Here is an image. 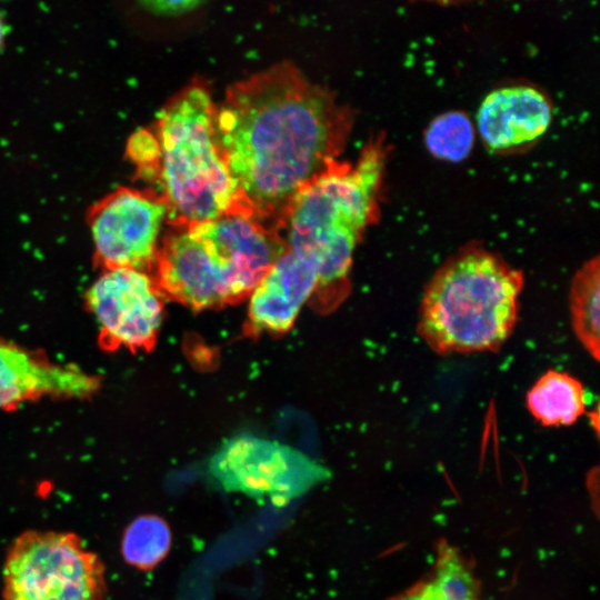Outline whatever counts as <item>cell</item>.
<instances>
[{"instance_id": "obj_1", "label": "cell", "mask_w": 600, "mask_h": 600, "mask_svg": "<svg viewBox=\"0 0 600 600\" xmlns=\"http://www.w3.org/2000/svg\"><path fill=\"white\" fill-rule=\"evenodd\" d=\"M351 126L350 109L292 62L232 83L216 128L243 212L273 227L297 191L337 160Z\"/></svg>"}, {"instance_id": "obj_2", "label": "cell", "mask_w": 600, "mask_h": 600, "mask_svg": "<svg viewBox=\"0 0 600 600\" xmlns=\"http://www.w3.org/2000/svg\"><path fill=\"white\" fill-rule=\"evenodd\" d=\"M389 148L372 137L356 162H331L302 186L276 220L284 250L316 270L312 302L320 311L336 308L349 293L357 244L378 220Z\"/></svg>"}, {"instance_id": "obj_18", "label": "cell", "mask_w": 600, "mask_h": 600, "mask_svg": "<svg viewBox=\"0 0 600 600\" xmlns=\"http://www.w3.org/2000/svg\"><path fill=\"white\" fill-rule=\"evenodd\" d=\"M387 600H461L446 590L430 573Z\"/></svg>"}, {"instance_id": "obj_10", "label": "cell", "mask_w": 600, "mask_h": 600, "mask_svg": "<svg viewBox=\"0 0 600 600\" xmlns=\"http://www.w3.org/2000/svg\"><path fill=\"white\" fill-rule=\"evenodd\" d=\"M550 99L531 84H509L489 92L477 112V131L486 148L499 154L529 149L551 126Z\"/></svg>"}, {"instance_id": "obj_20", "label": "cell", "mask_w": 600, "mask_h": 600, "mask_svg": "<svg viewBox=\"0 0 600 600\" xmlns=\"http://www.w3.org/2000/svg\"><path fill=\"white\" fill-rule=\"evenodd\" d=\"M3 38H4V23H3V20H2V17L0 14V47L3 42Z\"/></svg>"}, {"instance_id": "obj_11", "label": "cell", "mask_w": 600, "mask_h": 600, "mask_svg": "<svg viewBox=\"0 0 600 600\" xmlns=\"http://www.w3.org/2000/svg\"><path fill=\"white\" fill-rule=\"evenodd\" d=\"M98 386L96 378L76 367L0 339V410L42 397L86 398Z\"/></svg>"}, {"instance_id": "obj_12", "label": "cell", "mask_w": 600, "mask_h": 600, "mask_svg": "<svg viewBox=\"0 0 600 600\" xmlns=\"http://www.w3.org/2000/svg\"><path fill=\"white\" fill-rule=\"evenodd\" d=\"M318 277L311 264L284 250L249 294L244 332L284 333L312 298Z\"/></svg>"}, {"instance_id": "obj_4", "label": "cell", "mask_w": 600, "mask_h": 600, "mask_svg": "<svg viewBox=\"0 0 600 600\" xmlns=\"http://www.w3.org/2000/svg\"><path fill=\"white\" fill-rule=\"evenodd\" d=\"M216 114L202 80L183 87L159 114L157 170L174 228L244 214L218 141Z\"/></svg>"}, {"instance_id": "obj_17", "label": "cell", "mask_w": 600, "mask_h": 600, "mask_svg": "<svg viewBox=\"0 0 600 600\" xmlns=\"http://www.w3.org/2000/svg\"><path fill=\"white\" fill-rule=\"evenodd\" d=\"M130 157L141 167L157 168L159 159V144L156 134L149 131L134 133L128 144Z\"/></svg>"}, {"instance_id": "obj_13", "label": "cell", "mask_w": 600, "mask_h": 600, "mask_svg": "<svg viewBox=\"0 0 600 600\" xmlns=\"http://www.w3.org/2000/svg\"><path fill=\"white\" fill-rule=\"evenodd\" d=\"M526 404L543 427L572 426L586 412L584 387L567 372L548 370L527 392Z\"/></svg>"}, {"instance_id": "obj_5", "label": "cell", "mask_w": 600, "mask_h": 600, "mask_svg": "<svg viewBox=\"0 0 600 600\" xmlns=\"http://www.w3.org/2000/svg\"><path fill=\"white\" fill-rule=\"evenodd\" d=\"M106 592L103 562L73 532L28 530L8 549L4 600H103Z\"/></svg>"}, {"instance_id": "obj_6", "label": "cell", "mask_w": 600, "mask_h": 600, "mask_svg": "<svg viewBox=\"0 0 600 600\" xmlns=\"http://www.w3.org/2000/svg\"><path fill=\"white\" fill-rule=\"evenodd\" d=\"M209 472L228 492L283 506L330 477L303 452L254 436L227 440L210 458Z\"/></svg>"}, {"instance_id": "obj_15", "label": "cell", "mask_w": 600, "mask_h": 600, "mask_svg": "<svg viewBox=\"0 0 600 600\" xmlns=\"http://www.w3.org/2000/svg\"><path fill=\"white\" fill-rule=\"evenodd\" d=\"M171 540V530L161 517L143 514L126 528L121 540V554L130 566L150 570L167 557Z\"/></svg>"}, {"instance_id": "obj_8", "label": "cell", "mask_w": 600, "mask_h": 600, "mask_svg": "<svg viewBox=\"0 0 600 600\" xmlns=\"http://www.w3.org/2000/svg\"><path fill=\"white\" fill-rule=\"evenodd\" d=\"M86 301L109 350L148 351L163 319L164 297L144 270L103 269L87 291Z\"/></svg>"}, {"instance_id": "obj_16", "label": "cell", "mask_w": 600, "mask_h": 600, "mask_svg": "<svg viewBox=\"0 0 600 600\" xmlns=\"http://www.w3.org/2000/svg\"><path fill=\"white\" fill-rule=\"evenodd\" d=\"M476 128L462 111L451 110L433 118L424 130L423 141L437 159L460 162L472 151Z\"/></svg>"}, {"instance_id": "obj_14", "label": "cell", "mask_w": 600, "mask_h": 600, "mask_svg": "<svg viewBox=\"0 0 600 600\" xmlns=\"http://www.w3.org/2000/svg\"><path fill=\"white\" fill-rule=\"evenodd\" d=\"M572 329L587 352L600 356V261L594 257L574 273L569 291Z\"/></svg>"}, {"instance_id": "obj_7", "label": "cell", "mask_w": 600, "mask_h": 600, "mask_svg": "<svg viewBox=\"0 0 600 600\" xmlns=\"http://www.w3.org/2000/svg\"><path fill=\"white\" fill-rule=\"evenodd\" d=\"M172 228L161 240L152 274L164 298L196 311L247 298L229 258L202 223Z\"/></svg>"}, {"instance_id": "obj_9", "label": "cell", "mask_w": 600, "mask_h": 600, "mask_svg": "<svg viewBox=\"0 0 600 600\" xmlns=\"http://www.w3.org/2000/svg\"><path fill=\"white\" fill-rule=\"evenodd\" d=\"M166 219L168 207L162 197L134 189L118 190L91 214L97 259L104 269H151Z\"/></svg>"}, {"instance_id": "obj_19", "label": "cell", "mask_w": 600, "mask_h": 600, "mask_svg": "<svg viewBox=\"0 0 600 600\" xmlns=\"http://www.w3.org/2000/svg\"><path fill=\"white\" fill-rule=\"evenodd\" d=\"M203 2L198 0L181 1H151L144 2L146 8L153 13L161 16H180L196 10Z\"/></svg>"}, {"instance_id": "obj_3", "label": "cell", "mask_w": 600, "mask_h": 600, "mask_svg": "<svg viewBox=\"0 0 600 600\" xmlns=\"http://www.w3.org/2000/svg\"><path fill=\"white\" fill-rule=\"evenodd\" d=\"M523 283L521 270L470 242L451 254L424 287L417 331L441 356L493 352L517 324Z\"/></svg>"}]
</instances>
